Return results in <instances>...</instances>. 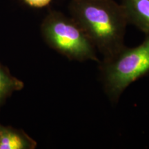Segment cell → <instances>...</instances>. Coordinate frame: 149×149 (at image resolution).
<instances>
[{
	"mask_svg": "<svg viewBox=\"0 0 149 149\" xmlns=\"http://www.w3.org/2000/svg\"><path fill=\"white\" fill-rule=\"evenodd\" d=\"M25 2L29 6L35 8H42L46 6L51 2V0H24Z\"/></svg>",
	"mask_w": 149,
	"mask_h": 149,
	"instance_id": "7",
	"label": "cell"
},
{
	"mask_svg": "<svg viewBox=\"0 0 149 149\" xmlns=\"http://www.w3.org/2000/svg\"><path fill=\"white\" fill-rule=\"evenodd\" d=\"M24 83L13 77L6 67L0 64V107L14 91L23 88Z\"/></svg>",
	"mask_w": 149,
	"mask_h": 149,
	"instance_id": "6",
	"label": "cell"
},
{
	"mask_svg": "<svg viewBox=\"0 0 149 149\" xmlns=\"http://www.w3.org/2000/svg\"><path fill=\"white\" fill-rule=\"evenodd\" d=\"M37 142L24 130L0 124V149H34Z\"/></svg>",
	"mask_w": 149,
	"mask_h": 149,
	"instance_id": "5",
	"label": "cell"
},
{
	"mask_svg": "<svg viewBox=\"0 0 149 149\" xmlns=\"http://www.w3.org/2000/svg\"><path fill=\"white\" fill-rule=\"evenodd\" d=\"M128 23L149 34V0H121Z\"/></svg>",
	"mask_w": 149,
	"mask_h": 149,
	"instance_id": "4",
	"label": "cell"
},
{
	"mask_svg": "<svg viewBox=\"0 0 149 149\" xmlns=\"http://www.w3.org/2000/svg\"><path fill=\"white\" fill-rule=\"evenodd\" d=\"M70 11L104 58L125 46L128 23L122 6L115 0H72Z\"/></svg>",
	"mask_w": 149,
	"mask_h": 149,
	"instance_id": "1",
	"label": "cell"
},
{
	"mask_svg": "<svg viewBox=\"0 0 149 149\" xmlns=\"http://www.w3.org/2000/svg\"><path fill=\"white\" fill-rule=\"evenodd\" d=\"M46 44L70 60L100 62L95 47L72 17L54 13L42 27Z\"/></svg>",
	"mask_w": 149,
	"mask_h": 149,
	"instance_id": "3",
	"label": "cell"
},
{
	"mask_svg": "<svg viewBox=\"0 0 149 149\" xmlns=\"http://www.w3.org/2000/svg\"><path fill=\"white\" fill-rule=\"evenodd\" d=\"M139 46H124L100 61L101 81L112 103H117L127 87L149 72V34Z\"/></svg>",
	"mask_w": 149,
	"mask_h": 149,
	"instance_id": "2",
	"label": "cell"
}]
</instances>
